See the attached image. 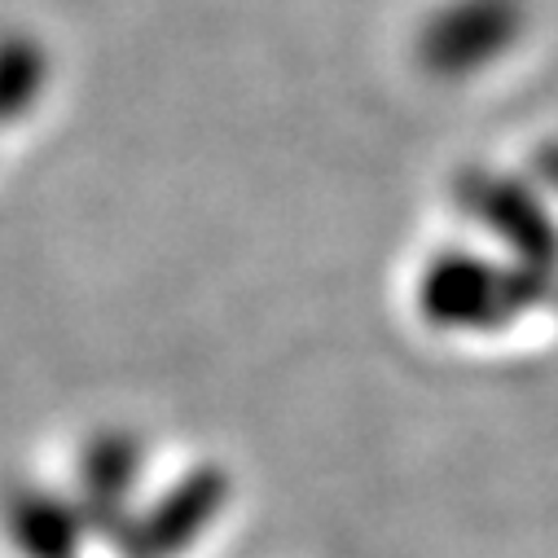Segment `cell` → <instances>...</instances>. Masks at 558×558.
I'll list each match as a JSON object with an SVG mask.
<instances>
[{"label":"cell","mask_w":558,"mask_h":558,"mask_svg":"<svg viewBox=\"0 0 558 558\" xmlns=\"http://www.w3.org/2000/svg\"><path fill=\"white\" fill-rule=\"evenodd\" d=\"M45 62L32 45H5L0 49V119L23 114L40 93Z\"/></svg>","instance_id":"obj_3"},{"label":"cell","mask_w":558,"mask_h":558,"mask_svg":"<svg viewBox=\"0 0 558 558\" xmlns=\"http://www.w3.org/2000/svg\"><path fill=\"white\" fill-rule=\"evenodd\" d=\"M10 532L32 558H71L80 523L62 501L45 493H19L10 501Z\"/></svg>","instance_id":"obj_2"},{"label":"cell","mask_w":558,"mask_h":558,"mask_svg":"<svg viewBox=\"0 0 558 558\" xmlns=\"http://www.w3.org/2000/svg\"><path fill=\"white\" fill-rule=\"evenodd\" d=\"M519 32L514 0H458L427 27L423 53L445 75H471L493 62Z\"/></svg>","instance_id":"obj_1"},{"label":"cell","mask_w":558,"mask_h":558,"mask_svg":"<svg viewBox=\"0 0 558 558\" xmlns=\"http://www.w3.org/2000/svg\"><path fill=\"white\" fill-rule=\"evenodd\" d=\"M128 466H132V449H128L123 440H101V449H97L93 462H88V493H93V506L114 501V497L128 488Z\"/></svg>","instance_id":"obj_4"}]
</instances>
